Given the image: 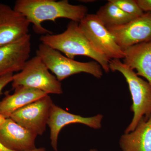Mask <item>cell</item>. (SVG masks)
I'll return each instance as SVG.
<instances>
[{"label": "cell", "mask_w": 151, "mask_h": 151, "mask_svg": "<svg viewBox=\"0 0 151 151\" xmlns=\"http://www.w3.org/2000/svg\"><path fill=\"white\" fill-rule=\"evenodd\" d=\"M53 103L48 94L16 111L10 118L32 133L42 135L46 130Z\"/></svg>", "instance_id": "7"}, {"label": "cell", "mask_w": 151, "mask_h": 151, "mask_svg": "<svg viewBox=\"0 0 151 151\" xmlns=\"http://www.w3.org/2000/svg\"><path fill=\"white\" fill-rule=\"evenodd\" d=\"M78 26L97 51L107 57L110 60L124 58V51L96 14H87L78 23Z\"/></svg>", "instance_id": "6"}, {"label": "cell", "mask_w": 151, "mask_h": 151, "mask_svg": "<svg viewBox=\"0 0 151 151\" xmlns=\"http://www.w3.org/2000/svg\"><path fill=\"white\" fill-rule=\"evenodd\" d=\"M89 151H98L97 150H96V149H91V150H90Z\"/></svg>", "instance_id": "21"}, {"label": "cell", "mask_w": 151, "mask_h": 151, "mask_svg": "<svg viewBox=\"0 0 151 151\" xmlns=\"http://www.w3.org/2000/svg\"><path fill=\"white\" fill-rule=\"evenodd\" d=\"M122 11L132 16L138 17L145 13L138 5L136 0H109Z\"/></svg>", "instance_id": "17"}, {"label": "cell", "mask_w": 151, "mask_h": 151, "mask_svg": "<svg viewBox=\"0 0 151 151\" xmlns=\"http://www.w3.org/2000/svg\"><path fill=\"white\" fill-rule=\"evenodd\" d=\"M120 145L122 151H151V115L141 119L133 132L122 135Z\"/></svg>", "instance_id": "15"}, {"label": "cell", "mask_w": 151, "mask_h": 151, "mask_svg": "<svg viewBox=\"0 0 151 151\" xmlns=\"http://www.w3.org/2000/svg\"><path fill=\"white\" fill-rule=\"evenodd\" d=\"M30 23L24 15L0 4V46L21 39L29 34Z\"/></svg>", "instance_id": "10"}, {"label": "cell", "mask_w": 151, "mask_h": 151, "mask_svg": "<svg viewBox=\"0 0 151 151\" xmlns=\"http://www.w3.org/2000/svg\"><path fill=\"white\" fill-rule=\"evenodd\" d=\"M122 50L151 41V12H146L126 24L107 28Z\"/></svg>", "instance_id": "8"}, {"label": "cell", "mask_w": 151, "mask_h": 151, "mask_svg": "<svg viewBox=\"0 0 151 151\" xmlns=\"http://www.w3.org/2000/svg\"><path fill=\"white\" fill-rule=\"evenodd\" d=\"M37 55L29 59L19 73L13 75L12 86L14 89L24 86L39 89L46 94L63 93L62 84Z\"/></svg>", "instance_id": "5"}, {"label": "cell", "mask_w": 151, "mask_h": 151, "mask_svg": "<svg viewBox=\"0 0 151 151\" xmlns=\"http://www.w3.org/2000/svg\"><path fill=\"white\" fill-rule=\"evenodd\" d=\"M110 70L118 71L123 74L128 85L133 104L131 111L134 117L125 134L133 132L141 119L148 120L151 115V85L148 81L140 78L134 70L124 64L119 59H111L109 62Z\"/></svg>", "instance_id": "3"}, {"label": "cell", "mask_w": 151, "mask_h": 151, "mask_svg": "<svg viewBox=\"0 0 151 151\" xmlns=\"http://www.w3.org/2000/svg\"><path fill=\"white\" fill-rule=\"evenodd\" d=\"M42 44L74 59L76 56L88 57L99 63L105 72H110V60L97 51L81 32L78 23L71 21L65 31L59 34H47L42 36Z\"/></svg>", "instance_id": "2"}, {"label": "cell", "mask_w": 151, "mask_h": 151, "mask_svg": "<svg viewBox=\"0 0 151 151\" xmlns=\"http://www.w3.org/2000/svg\"><path fill=\"white\" fill-rule=\"evenodd\" d=\"M49 70L60 81L74 74L85 73L96 78L103 76V68L95 61L81 62L70 59L50 47L41 43L36 52Z\"/></svg>", "instance_id": "4"}, {"label": "cell", "mask_w": 151, "mask_h": 151, "mask_svg": "<svg viewBox=\"0 0 151 151\" xmlns=\"http://www.w3.org/2000/svg\"><path fill=\"white\" fill-rule=\"evenodd\" d=\"M31 39L28 34L16 42L0 46V77L23 69L29 59Z\"/></svg>", "instance_id": "9"}, {"label": "cell", "mask_w": 151, "mask_h": 151, "mask_svg": "<svg viewBox=\"0 0 151 151\" xmlns=\"http://www.w3.org/2000/svg\"><path fill=\"white\" fill-rule=\"evenodd\" d=\"M14 9L24 15L33 25L35 32L41 34H52L42 26L43 22H55L57 19L65 18L79 23L88 12L85 6L71 4L68 0H17Z\"/></svg>", "instance_id": "1"}, {"label": "cell", "mask_w": 151, "mask_h": 151, "mask_svg": "<svg viewBox=\"0 0 151 151\" xmlns=\"http://www.w3.org/2000/svg\"><path fill=\"white\" fill-rule=\"evenodd\" d=\"M37 135L13 121L0 115V142L7 148L14 151H30L37 148Z\"/></svg>", "instance_id": "12"}, {"label": "cell", "mask_w": 151, "mask_h": 151, "mask_svg": "<svg viewBox=\"0 0 151 151\" xmlns=\"http://www.w3.org/2000/svg\"><path fill=\"white\" fill-rule=\"evenodd\" d=\"M14 90L13 94H6L0 102V115L5 119L9 118L19 109L48 95L39 89L27 86H19Z\"/></svg>", "instance_id": "14"}, {"label": "cell", "mask_w": 151, "mask_h": 151, "mask_svg": "<svg viewBox=\"0 0 151 151\" xmlns=\"http://www.w3.org/2000/svg\"><path fill=\"white\" fill-rule=\"evenodd\" d=\"M96 15L106 28L126 24L137 18L126 13L109 0L99 9Z\"/></svg>", "instance_id": "16"}, {"label": "cell", "mask_w": 151, "mask_h": 151, "mask_svg": "<svg viewBox=\"0 0 151 151\" xmlns=\"http://www.w3.org/2000/svg\"><path fill=\"white\" fill-rule=\"evenodd\" d=\"M123 63L151 85V41L135 45L123 50Z\"/></svg>", "instance_id": "13"}, {"label": "cell", "mask_w": 151, "mask_h": 151, "mask_svg": "<svg viewBox=\"0 0 151 151\" xmlns=\"http://www.w3.org/2000/svg\"><path fill=\"white\" fill-rule=\"evenodd\" d=\"M13 75V74H9L0 77V95L4 88L12 82Z\"/></svg>", "instance_id": "18"}, {"label": "cell", "mask_w": 151, "mask_h": 151, "mask_svg": "<svg viewBox=\"0 0 151 151\" xmlns=\"http://www.w3.org/2000/svg\"><path fill=\"white\" fill-rule=\"evenodd\" d=\"M103 115L98 114L92 117H83L68 113L53 103L52 105L47 125L50 129V144L54 151H58V135L62 128L72 124H80L94 129L101 128Z\"/></svg>", "instance_id": "11"}, {"label": "cell", "mask_w": 151, "mask_h": 151, "mask_svg": "<svg viewBox=\"0 0 151 151\" xmlns=\"http://www.w3.org/2000/svg\"><path fill=\"white\" fill-rule=\"evenodd\" d=\"M0 151H14L11 150L7 148L4 146L0 142ZM30 151H46V149L44 147L37 148L35 150Z\"/></svg>", "instance_id": "20"}, {"label": "cell", "mask_w": 151, "mask_h": 151, "mask_svg": "<svg viewBox=\"0 0 151 151\" xmlns=\"http://www.w3.org/2000/svg\"><path fill=\"white\" fill-rule=\"evenodd\" d=\"M139 7L144 12H151V0H136Z\"/></svg>", "instance_id": "19"}]
</instances>
